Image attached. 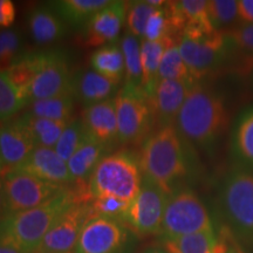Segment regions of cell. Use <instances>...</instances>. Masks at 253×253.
<instances>
[{"label":"cell","instance_id":"cell-1","mask_svg":"<svg viewBox=\"0 0 253 253\" xmlns=\"http://www.w3.org/2000/svg\"><path fill=\"white\" fill-rule=\"evenodd\" d=\"M143 175L168 194L188 186L198 173L196 149L179 134L175 126H161L142 143Z\"/></svg>","mask_w":253,"mask_h":253},{"label":"cell","instance_id":"cell-2","mask_svg":"<svg viewBox=\"0 0 253 253\" xmlns=\"http://www.w3.org/2000/svg\"><path fill=\"white\" fill-rule=\"evenodd\" d=\"M90 201L88 190L69 186L40 207L5 214L0 219V244L13 246L25 253H37L47 232L69 208Z\"/></svg>","mask_w":253,"mask_h":253},{"label":"cell","instance_id":"cell-3","mask_svg":"<svg viewBox=\"0 0 253 253\" xmlns=\"http://www.w3.org/2000/svg\"><path fill=\"white\" fill-rule=\"evenodd\" d=\"M175 126L195 149L212 155L227 126V112L220 95L197 82L189 89Z\"/></svg>","mask_w":253,"mask_h":253},{"label":"cell","instance_id":"cell-4","mask_svg":"<svg viewBox=\"0 0 253 253\" xmlns=\"http://www.w3.org/2000/svg\"><path fill=\"white\" fill-rule=\"evenodd\" d=\"M217 205L223 226L253 252V173L240 166L231 169L219 184Z\"/></svg>","mask_w":253,"mask_h":253},{"label":"cell","instance_id":"cell-5","mask_svg":"<svg viewBox=\"0 0 253 253\" xmlns=\"http://www.w3.org/2000/svg\"><path fill=\"white\" fill-rule=\"evenodd\" d=\"M142 181L141 155L123 149L109 154L95 168L88 179V191L91 199L115 197L131 203L140 191Z\"/></svg>","mask_w":253,"mask_h":253},{"label":"cell","instance_id":"cell-6","mask_svg":"<svg viewBox=\"0 0 253 253\" xmlns=\"http://www.w3.org/2000/svg\"><path fill=\"white\" fill-rule=\"evenodd\" d=\"M216 229V223L207 205L191 188L184 186L169 194L158 235L160 238H172Z\"/></svg>","mask_w":253,"mask_h":253},{"label":"cell","instance_id":"cell-7","mask_svg":"<svg viewBox=\"0 0 253 253\" xmlns=\"http://www.w3.org/2000/svg\"><path fill=\"white\" fill-rule=\"evenodd\" d=\"M118 140L121 144L137 143L151 134L155 120L153 102L142 87L125 82L118 91Z\"/></svg>","mask_w":253,"mask_h":253},{"label":"cell","instance_id":"cell-8","mask_svg":"<svg viewBox=\"0 0 253 253\" xmlns=\"http://www.w3.org/2000/svg\"><path fill=\"white\" fill-rule=\"evenodd\" d=\"M140 237L125 221L93 217L84 225L72 253H136Z\"/></svg>","mask_w":253,"mask_h":253},{"label":"cell","instance_id":"cell-9","mask_svg":"<svg viewBox=\"0 0 253 253\" xmlns=\"http://www.w3.org/2000/svg\"><path fill=\"white\" fill-rule=\"evenodd\" d=\"M178 49L197 82L230 63V49L223 32L181 36Z\"/></svg>","mask_w":253,"mask_h":253},{"label":"cell","instance_id":"cell-10","mask_svg":"<svg viewBox=\"0 0 253 253\" xmlns=\"http://www.w3.org/2000/svg\"><path fill=\"white\" fill-rule=\"evenodd\" d=\"M1 181L7 213L20 212L40 207L69 188V185L42 181L28 173L11 169H6L1 176Z\"/></svg>","mask_w":253,"mask_h":253},{"label":"cell","instance_id":"cell-11","mask_svg":"<svg viewBox=\"0 0 253 253\" xmlns=\"http://www.w3.org/2000/svg\"><path fill=\"white\" fill-rule=\"evenodd\" d=\"M73 73L66 50L52 48L41 50V63L36 78L25 93V101L46 100L71 94Z\"/></svg>","mask_w":253,"mask_h":253},{"label":"cell","instance_id":"cell-12","mask_svg":"<svg viewBox=\"0 0 253 253\" xmlns=\"http://www.w3.org/2000/svg\"><path fill=\"white\" fill-rule=\"evenodd\" d=\"M169 194L143 175L140 191L129 204L123 221L138 237L160 235Z\"/></svg>","mask_w":253,"mask_h":253},{"label":"cell","instance_id":"cell-13","mask_svg":"<svg viewBox=\"0 0 253 253\" xmlns=\"http://www.w3.org/2000/svg\"><path fill=\"white\" fill-rule=\"evenodd\" d=\"M93 217L90 202L74 204L47 232L37 253H72L84 225Z\"/></svg>","mask_w":253,"mask_h":253},{"label":"cell","instance_id":"cell-14","mask_svg":"<svg viewBox=\"0 0 253 253\" xmlns=\"http://www.w3.org/2000/svg\"><path fill=\"white\" fill-rule=\"evenodd\" d=\"M126 19V2L113 0L81 30L80 43L84 47L112 45L118 41Z\"/></svg>","mask_w":253,"mask_h":253},{"label":"cell","instance_id":"cell-15","mask_svg":"<svg viewBox=\"0 0 253 253\" xmlns=\"http://www.w3.org/2000/svg\"><path fill=\"white\" fill-rule=\"evenodd\" d=\"M11 170L28 173L42 181L56 184L71 185V183H74L67 162H65L53 148H34L26 160Z\"/></svg>","mask_w":253,"mask_h":253},{"label":"cell","instance_id":"cell-16","mask_svg":"<svg viewBox=\"0 0 253 253\" xmlns=\"http://www.w3.org/2000/svg\"><path fill=\"white\" fill-rule=\"evenodd\" d=\"M230 235V231L220 225L216 230L172 238H160L158 243L167 253H223Z\"/></svg>","mask_w":253,"mask_h":253},{"label":"cell","instance_id":"cell-17","mask_svg":"<svg viewBox=\"0 0 253 253\" xmlns=\"http://www.w3.org/2000/svg\"><path fill=\"white\" fill-rule=\"evenodd\" d=\"M88 135L110 148L119 143L115 97L87 107L82 119Z\"/></svg>","mask_w":253,"mask_h":253},{"label":"cell","instance_id":"cell-18","mask_svg":"<svg viewBox=\"0 0 253 253\" xmlns=\"http://www.w3.org/2000/svg\"><path fill=\"white\" fill-rule=\"evenodd\" d=\"M118 86L94 69L82 68L73 73L71 94L74 100L87 108L113 99V95L118 91Z\"/></svg>","mask_w":253,"mask_h":253},{"label":"cell","instance_id":"cell-19","mask_svg":"<svg viewBox=\"0 0 253 253\" xmlns=\"http://www.w3.org/2000/svg\"><path fill=\"white\" fill-rule=\"evenodd\" d=\"M192 86L181 81L160 80L156 88V93L151 102L155 114V120L158 123V128L166 126H175L176 119L181 112L186 99L189 89Z\"/></svg>","mask_w":253,"mask_h":253},{"label":"cell","instance_id":"cell-20","mask_svg":"<svg viewBox=\"0 0 253 253\" xmlns=\"http://www.w3.org/2000/svg\"><path fill=\"white\" fill-rule=\"evenodd\" d=\"M28 28L37 45H50L67 34L68 26L48 4L37 6L28 15Z\"/></svg>","mask_w":253,"mask_h":253},{"label":"cell","instance_id":"cell-21","mask_svg":"<svg viewBox=\"0 0 253 253\" xmlns=\"http://www.w3.org/2000/svg\"><path fill=\"white\" fill-rule=\"evenodd\" d=\"M34 148L30 135L15 121L0 126V158L7 169L19 166Z\"/></svg>","mask_w":253,"mask_h":253},{"label":"cell","instance_id":"cell-22","mask_svg":"<svg viewBox=\"0 0 253 253\" xmlns=\"http://www.w3.org/2000/svg\"><path fill=\"white\" fill-rule=\"evenodd\" d=\"M178 39L167 38L160 41L141 40L142 63V89L153 101L158 82H160V65L166 49Z\"/></svg>","mask_w":253,"mask_h":253},{"label":"cell","instance_id":"cell-23","mask_svg":"<svg viewBox=\"0 0 253 253\" xmlns=\"http://www.w3.org/2000/svg\"><path fill=\"white\" fill-rule=\"evenodd\" d=\"M231 154L240 167L253 170V106L237 116L230 140Z\"/></svg>","mask_w":253,"mask_h":253},{"label":"cell","instance_id":"cell-24","mask_svg":"<svg viewBox=\"0 0 253 253\" xmlns=\"http://www.w3.org/2000/svg\"><path fill=\"white\" fill-rule=\"evenodd\" d=\"M223 34L229 45L230 63L249 75L253 68V24L237 25Z\"/></svg>","mask_w":253,"mask_h":253},{"label":"cell","instance_id":"cell-25","mask_svg":"<svg viewBox=\"0 0 253 253\" xmlns=\"http://www.w3.org/2000/svg\"><path fill=\"white\" fill-rule=\"evenodd\" d=\"M110 0H56L47 2L68 27L82 30Z\"/></svg>","mask_w":253,"mask_h":253},{"label":"cell","instance_id":"cell-26","mask_svg":"<svg viewBox=\"0 0 253 253\" xmlns=\"http://www.w3.org/2000/svg\"><path fill=\"white\" fill-rule=\"evenodd\" d=\"M113 148L100 143L99 141L94 140L88 135L84 144L77 150L73 156L69 158L67 167L71 176L74 182L89 179L91 173L94 172L95 168L104 157L108 156L109 151Z\"/></svg>","mask_w":253,"mask_h":253},{"label":"cell","instance_id":"cell-27","mask_svg":"<svg viewBox=\"0 0 253 253\" xmlns=\"http://www.w3.org/2000/svg\"><path fill=\"white\" fill-rule=\"evenodd\" d=\"M25 131L30 135L34 145L43 148H53L58 143L62 131L69 122L53 121V120L37 118L28 112L24 113L17 120H14Z\"/></svg>","mask_w":253,"mask_h":253},{"label":"cell","instance_id":"cell-28","mask_svg":"<svg viewBox=\"0 0 253 253\" xmlns=\"http://www.w3.org/2000/svg\"><path fill=\"white\" fill-rule=\"evenodd\" d=\"M89 61L91 69L116 84H119L126 75V65L122 49L116 43L106 45L95 49L91 53Z\"/></svg>","mask_w":253,"mask_h":253},{"label":"cell","instance_id":"cell-29","mask_svg":"<svg viewBox=\"0 0 253 253\" xmlns=\"http://www.w3.org/2000/svg\"><path fill=\"white\" fill-rule=\"evenodd\" d=\"M41 63V50L39 52H24L19 54L5 73L9 80L25 96V93L36 78ZM25 99V97H24Z\"/></svg>","mask_w":253,"mask_h":253},{"label":"cell","instance_id":"cell-30","mask_svg":"<svg viewBox=\"0 0 253 253\" xmlns=\"http://www.w3.org/2000/svg\"><path fill=\"white\" fill-rule=\"evenodd\" d=\"M74 97L72 94L60 95L46 100L34 101L30 104L27 112L33 116L42 119L53 120V121L71 122L73 110H74Z\"/></svg>","mask_w":253,"mask_h":253},{"label":"cell","instance_id":"cell-31","mask_svg":"<svg viewBox=\"0 0 253 253\" xmlns=\"http://www.w3.org/2000/svg\"><path fill=\"white\" fill-rule=\"evenodd\" d=\"M160 79L181 81L189 86L197 84L178 49V41H175L164 52L160 65Z\"/></svg>","mask_w":253,"mask_h":253},{"label":"cell","instance_id":"cell-32","mask_svg":"<svg viewBox=\"0 0 253 253\" xmlns=\"http://www.w3.org/2000/svg\"><path fill=\"white\" fill-rule=\"evenodd\" d=\"M121 49L126 65V82L142 87L141 41L131 33L126 32L121 40Z\"/></svg>","mask_w":253,"mask_h":253},{"label":"cell","instance_id":"cell-33","mask_svg":"<svg viewBox=\"0 0 253 253\" xmlns=\"http://www.w3.org/2000/svg\"><path fill=\"white\" fill-rule=\"evenodd\" d=\"M87 137L88 132L82 120L71 121L62 131L58 143L55 144L54 150L65 162H68L69 158L77 153V150L84 144Z\"/></svg>","mask_w":253,"mask_h":253},{"label":"cell","instance_id":"cell-34","mask_svg":"<svg viewBox=\"0 0 253 253\" xmlns=\"http://www.w3.org/2000/svg\"><path fill=\"white\" fill-rule=\"evenodd\" d=\"M27 106L23 94L19 91L7 74L0 69V121L11 119Z\"/></svg>","mask_w":253,"mask_h":253},{"label":"cell","instance_id":"cell-35","mask_svg":"<svg viewBox=\"0 0 253 253\" xmlns=\"http://www.w3.org/2000/svg\"><path fill=\"white\" fill-rule=\"evenodd\" d=\"M208 12L211 24L218 32L230 30L233 23H238V1L235 0L208 1Z\"/></svg>","mask_w":253,"mask_h":253},{"label":"cell","instance_id":"cell-36","mask_svg":"<svg viewBox=\"0 0 253 253\" xmlns=\"http://www.w3.org/2000/svg\"><path fill=\"white\" fill-rule=\"evenodd\" d=\"M155 9L156 7L151 6L148 0L126 2V32L143 39L148 20Z\"/></svg>","mask_w":253,"mask_h":253},{"label":"cell","instance_id":"cell-37","mask_svg":"<svg viewBox=\"0 0 253 253\" xmlns=\"http://www.w3.org/2000/svg\"><path fill=\"white\" fill-rule=\"evenodd\" d=\"M23 36L18 30H4L0 32V69L6 71L12 61L21 54Z\"/></svg>","mask_w":253,"mask_h":253},{"label":"cell","instance_id":"cell-38","mask_svg":"<svg viewBox=\"0 0 253 253\" xmlns=\"http://www.w3.org/2000/svg\"><path fill=\"white\" fill-rule=\"evenodd\" d=\"M130 203H126L115 197H100L90 201L94 217H108L123 220Z\"/></svg>","mask_w":253,"mask_h":253},{"label":"cell","instance_id":"cell-39","mask_svg":"<svg viewBox=\"0 0 253 253\" xmlns=\"http://www.w3.org/2000/svg\"><path fill=\"white\" fill-rule=\"evenodd\" d=\"M17 15V8L11 0H0V28L8 30L13 25Z\"/></svg>","mask_w":253,"mask_h":253},{"label":"cell","instance_id":"cell-40","mask_svg":"<svg viewBox=\"0 0 253 253\" xmlns=\"http://www.w3.org/2000/svg\"><path fill=\"white\" fill-rule=\"evenodd\" d=\"M253 24V0H240L238 1V24Z\"/></svg>","mask_w":253,"mask_h":253},{"label":"cell","instance_id":"cell-41","mask_svg":"<svg viewBox=\"0 0 253 253\" xmlns=\"http://www.w3.org/2000/svg\"><path fill=\"white\" fill-rule=\"evenodd\" d=\"M223 253H248V252H246V250L243 248V246L240 245L238 242H237V240L235 239V237H233L232 235H230L229 242H227V246H226L225 251H224Z\"/></svg>","mask_w":253,"mask_h":253},{"label":"cell","instance_id":"cell-42","mask_svg":"<svg viewBox=\"0 0 253 253\" xmlns=\"http://www.w3.org/2000/svg\"><path fill=\"white\" fill-rule=\"evenodd\" d=\"M6 213H7V210H6V197L4 186H2L1 177H0V219H1Z\"/></svg>","mask_w":253,"mask_h":253},{"label":"cell","instance_id":"cell-43","mask_svg":"<svg viewBox=\"0 0 253 253\" xmlns=\"http://www.w3.org/2000/svg\"><path fill=\"white\" fill-rule=\"evenodd\" d=\"M0 253H25V252L13 248V246L0 244Z\"/></svg>","mask_w":253,"mask_h":253},{"label":"cell","instance_id":"cell-44","mask_svg":"<svg viewBox=\"0 0 253 253\" xmlns=\"http://www.w3.org/2000/svg\"><path fill=\"white\" fill-rule=\"evenodd\" d=\"M141 253H167L161 246H149V248L144 249Z\"/></svg>","mask_w":253,"mask_h":253},{"label":"cell","instance_id":"cell-45","mask_svg":"<svg viewBox=\"0 0 253 253\" xmlns=\"http://www.w3.org/2000/svg\"><path fill=\"white\" fill-rule=\"evenodd\" d=\"M249 80H250V84H251V87L253 89V68L251 69V72H250V74H249Z\"/></svg>","mask_w":253,"mask_h":253},{"label":"cell","instance_id":"cell-46","mask_svg":"<svg viewBox=\"0 0 253 253\" xmlns=\"http://www.w3.org/2000/svg\"><path fill=\"white\" fill-rule=\"evenodd\" d=\"M4 169H5V166H4V163H2L1 158H0V172H1Z\"/></svg>","mask_w":253,"mask_h":253}]
</instances>
